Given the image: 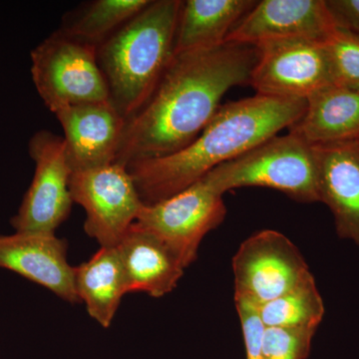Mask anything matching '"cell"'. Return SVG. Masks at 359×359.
<instances>
[{"mask_svg": "<svg viewBox=\"0 0 359 359\" xmlns=\"http://www.w3.org/2000/svg\"><path fill=\"white\" fill-rule=\"evenodd\" d=\"M257 56L256 46L233 43L174 54L147 102L126 120L115 162L128 167L187 147L224 94L249 83Z\"/></svg>", "mask_w": 359, "mask_h": 359, "instance_id": "1", "label": "cell"}, {"mask_svg": "<svg viewBox=\"0 0 359 359\" xmlns=\"http://www.w3.org/2000/svg\"><path fill=\"white\" fill-rule=\"evenodd\" d=\"M306 107V100L259 94L222 105L187 147L127 167L142 201L152 205L181 192L215 168L290 129Z\"/></svg>", "mask_w": 359, "mask_h": 359, "instance_id": "2", "label": "cell"}, {"mask_svg": "<svg viewBox=\"0 0 359 359\" xmlns=\"http://www.w3.org/2000/svg\"><path fill=\"white\" fill-rule=\"evenodd\" d=\"M181 0H151L97 47L111 103L129 119L144 105L174 56Z\"/></svg>", "mask_w": 359, "mask_h": 359, "instance_id": "3", "label": "cell"}, {"mask_svg": "<svg viewBox=\"0 0 359 359\" xmlns=\"http://www.w3.org/2000/svg\"><path fill=\"white\" fill-rule=\"evenodd\" d=\"M204 178L223 195L236 189L259 187L282 192L297 202H320L313 146L290 132L219 165Z\"/></svg>", "mask_w": 359, "mask_h": 359, "instance_id": "4", "label": "cell"}, {"mask_svg": "<svg viewBox=\"0 0 359 359\" xmlns=\"http://www.w3.org/2000/svg\"><path fill=\"white\" fill-rule=\"evenodd\" d=\"M30 58L33 83L53 114L70 106L110 101L96 47L57 30L33 49Z\"/></svg>", "mask_w": 359, "mask_h": 359, "instance_id": "5", "label": "cell"}, {"mask_svg": "<svg viewBox=\"0 0 359 359\" xmlns=\"http://www.w3.org/2000/svg\"><path fill=\"white\" fill-rule=\"evenodd\" d=\"M69 188L86 214L85 233L101 247H117L145 205L128 168L117 162L73 172Z\"/></svg>", "mask_w": 359, "mask_h": 359, "instance_id": "6", "label": "cell"}, {"mask_svg": "<svg viewBox=\"0 0 359 359\" xmlns=\"http://www.w3.org/2000/svg\"><path fill=\"white\" fill-rule=\"evenodd\" d=\"M235 302L259 306L313 275L297 245L278 231L264 230L241 244L233 257Z\"/></svg>", "mask_w": 359, "mask_h": 359, "instance_id": "7", "label": "cell"}, {"mask_svg": "<svg viewBox=\"0 0 359 359\" xmlns=\"http://www.w3.org/2000/svg\"><path fill=\"white\" fill-rule=\"evenodd\" d=\"M223 196L203 177L172 197L144 205L135 224L160 238L188 268L205 236L226 218Z\"/></svg>", "mask_w": 359, "mask_h": 359, "instance_id": "8", "label": "cell"}, {"mask_svg": "<svg viewBox=\"0 0 359 359\" xmlns=\"http://www.w3.org/2000/svg\"><path fill=\"white\" fill-rule=\"evenodd\" d=\"M28 151L34 176L11 224L20 233H55L74 204L69 188L73 169L65 139L40 130L30 139Z\"/></svg>", "mask_w": 359, "mask_h": 359, "instance_id": "9", "label": "cell"}, {"mask_svg": "<svg viewBox=\"0 0 359 359\" xmlns=\"http://www.w3.org/2000/svg\"><path fill=\"white\" fill-rule=\"evenodd\" d=\"M249 84L259 95L306 100L334 84L325 43L304 39L257 45Z\"/></svg>", "mask_w": 359, "mask_h": 359, "instance_id": "10", "label": "cell"}, {"mask_svg": "<svg viewBox=\"0 0 359 359\" xmlns=\"http://www.w3.org/2000/svg\"><path fill=\"white\" fill-rule=\"evenodd\" d=\"M337 27L327 0H262L231 30L224 43L257 46L290 39L325 43Z\"/></svg>", "mask_w": 359, "mask_h": 359, "instance_id": "11", "label": "cell"}, {"mask_svg": "<svg viewBox=\"0 0 359 359\" xmlns=\"http://www.w3.org/2000/svg\"><path fill=\"white\" fill-rule=\"evenodd\" d=\"M67 248L65 238L55 233L0 235V269L41 285L63 301L77 304L75 268L68 263Z\"/></svg>", "mask_w": 359, "mask_h": 359, "instance_id": "12", "label": "cell"}, {"mask_svg": "<svg viewBox=\"0 0 359 359\" xmlns=\"http://www.w3.org/2000/svg\"><path fill=\"white\" fill-rule=\"evenodd\" d=\"M73 172L115 163L126 119L108 102L70 106L54 113Z\"/></svg>", "mask_w": 359, "mask_h": 359, "instance_id": "13", "label": "cell"}, {"mask_svg": "<svg viewBox=\"0 0 359 359\" xmlns=\"http://www.w3.org/2000/svg\"><path fill=\"white\" fill-rule=\"evenodd\" d=\"M313 148L320 202L332 211L339 237L359 245V142Z\"/></svg>", "mask_w": 359, "mask_h": 359, "instance_id": "14", "label": "cell"}, {"mask_svg": "<svg viewBox=\"0 0 359 359\" xmlns=\"http://www.w3.org/2000/svg\"><path fill=\"white\" fill-rule=\"evenodd\" d=\"M128 292L162 297L177 287L187 269L178 255L160 238L136 224L117 245Z\"/></svg>", "mask_w": 359, "mask_h": 359, "instance_id": "15", "label": "cell"}, {"mask_svg": "<svg viewBox=\"0 0 359 359\" xmlns=\"http://www.w3.org/2000/svg\"><path fill=\"white\" fill-rule=\"evenodd\" d=\"M289 132L311 146L358 141L359 92L334 84L316 92Z\"/></svg>", "mask_w": 359, "mask_h": 359, "instance_id": "16", "label": "cell"}, {"mask_svg": "<svg viewBox=\"0 0 359 359\" xmlns=\"http://www.w3.org/2000/svg\"><path fill=\"white\" fill-rule=\"evenodd\" d=\"M252 0H187L182 2L174 54L221 46L255 6Z\"/></svg>", "mask_w": 359, "mask_h": 359, "instance_id": "17", "label": "cell"}, {"mask_svg": "<svg viewBox=\"0 0 359 359\" xmlns=\"http://www.w3.org/2000/svg\"><path fill=\"white\" fill-rule=\"evenodd\" d=\"M75 289L89 316L101 327L112 325L128 283L117 247H101L91 259L75 268Z\"/></svg>", "mask_w": 359, "mask_h": 359, "instance_id": "18", "label": "cell"}, {"mask_svg": "<svg viewBox=\"0 0 359 359\" xmlns=\"http://www.w3.org/2000/svg\"><path fill=\"white\" fill-rule=\"evenodd\" d=\"M150 2L151 0H95L66 16L58 30L97 48Z\"/></svg>", "mask_w": 359, "mask_h": 359, "instance_id": "19", "label": "cell"}, {"mask_svg": "<svg viewBox=\"0 0 359 359\" xmlns=\"http://www.w3.org/2000/svg\"><path fill=\"white\" fill-rule=\"evenodd\" d=\"M325 304L313 276L273 301L259 306L264 327L318 330L325 316Z\"/></svg>", "mask_w": 359, "mask_h": 359, "instance_id": "20", "label": "cell"}, {"mask_svg": "<svg viewBox=\"0 0 359 359\" xmlns=\"http://www.w3.org/2000/svg\"><path fill=\"white\" fill-rule=\"evenodd\" d=\"M325 47L334 84L359 92V35L339 26Z\"/></svg>", "mask_w": 359, "mask_h": 359, "instance_id": "21", "label": "cell"}, {"mask_svg": "<svg viewBox=\"0 0 359 359\" xmlns=\"http://www.w3.org/2000/svg\"><path fill=\"white\" fill-rule=\"evenodd\" d=\"M316 332L309 328H264L263 359L308 358Z\"/></svg>", "mask_w": 359, "mask_h": 359, "instance_id": "22", "label": "cell"}, {"mask_svg": "<svg viewBox=\"0 0 359 359\" xmlns=\"http://www.w3.org/2000/svg\"><path fill=\"white\" fill-rule=\"evenodd\" d=\"M242 325L247 359H263L264 325L259 318V308L247 302H235Z\"/></svg>", "mask_w": 359, "mask_h": 359, "instance_id": "23", "label": "cell"}, {"mask_svg": "<svg viewBox=\"0 0 359 359\" xmlns=\"http://www.w3.org/2000/svg\"><path fill=\"white\" fill-rule=\"evenodd\" d=\"M337 25L359 35V0H327Z\"/></svg>", "mask_w": 359, "mask_h": 359, "instance_id": "24", "label": "cell"}, {"mask_svg": "<svg viewBox=\"0 0 359 359\" xmlns=\"http://www.w3.org/2000/svg\"><path fill=\"white\" fill-rule=\"evenodd\" d=\"M358 142H359V140H358Z\"/></svg>", "mask_w": 359, "mask_h": 359, "instance_id": "25", "label": "cell"}]
</instances>
